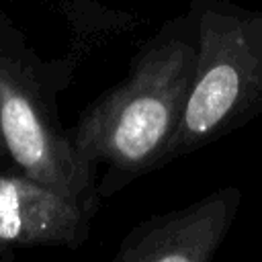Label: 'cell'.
I'll return each mask as SVG.
<instances>
[{
  "mask_svg": "<svg viewBox=\"0 0 262 262\" xmlns=\"http://www.w3.org/2000/svg\"><path fill=\"white\" fill-rule=\"evenodd\" d=\"M70 68L43 63L0 25V139L8 162L96 213L98 180L76 158L57 106Z\"/></svg>",
  "mask_w": 262,
  "mask_h": 262,
  "instance_id": "7a4b0ae2",
  "label": "cell"
},
{
  "mask_svg": "<svg viewBox=\"0 0 262 262\" xmlns=\"http://www.w3.org/2000/svg\"><path fill=\"white\" fill-rule=\"evenodd\" d=\"M0 160H2V162H6V164H10V162H8V156H6V149H4L2 139H0ZM10 166H12V164H10Z\"/></svg>",
  "mask_w": 262,
  "mask_h": 262,
  "instance_id": "8992f818",
  "label": "cell"
},
{
  "mask_svg": "<svg viewBox=\"0 0 262 262\" xmlns=\"http://www.w3.org/2000/svg\"><path fill=\"white\" fill-rule=\"evenodd\" d=\"M94 211L57 188L0 166V252L14 248H80L90 235Z\"/></svg>",
  "mask_w": 262,
  "mask_h": 262,
  "instance_id": "5b68a950",
  "label": "cell"
},
{
  "mask_svg": "<svg viewBox=\"0 0 262 262\" xmlns=\"http://www.w3.org/2000/svg\"><path fill=\"white\" fill-rule=\"evenodd\" d=\"M199 59V31L168 33L145 47L129 76L100 94L70 129L82 168L108 199L168 164Z\"/></svg>",
  "mask_w": 262,
  "mask_h": 262,
  "instance_id": "6da1fadb",
  "label": "cell"
},
{
  "mask_svg": "<svg viewBox=\"0 0 262 262\" xmlns=\"http://www.w3.org/2000/svg\"><path fill=\"white\" fill-rule=\"evenodd\" d=\"M262 113V37L254 23L209 12L199 59L168 162L192 154Z\"/></svg>",
  "mask_w": 262,
  "mask_h": 262,
  "instance_id": "3957f363",
  "label": "cell"
},
{
  "mask_svg": "<svg viewBox=\"0 0 262 262\" xmlns=\"http://www.w3.org/2000/svg\"><path fill=\"white\" fill-rule=\"evenodd\" d=\"M0 166H10V164H6V162H2V160H0Z\"/></svg>",
  "mask_w": 262,
  "mask_h": 262,
  "instance_id": "52a82bcc",
  "label": "cell"
},
{
  "mask_svg": "<svg viewBox=\"0 0 262 262\" xmlns=\"http://www.w3.org/2000/svg\"><path fill=\"white\" fill-rule=\"evenodd\" d=\"M242 205L233 184L194 203L151 215L119 244L111 262H213Z\"/></svg>",
  "mask_w": 262,
  "mask_h": 262,
  "instance_id": "277c9868",
  "label": "cell"
}]
</instances>
